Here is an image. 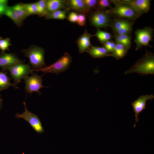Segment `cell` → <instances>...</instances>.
<instances>
[{"mask_svg":"<svg viewBox=\"0 0 154 154\" xmlns=\"http://www.w3.org/2000/svg\"><path fill=\"white\" fill-rule=\"evenodd\" d=\"M133 73H137L142 76L153 74L154 57L153 54L147 53L124 73L127 74Z\"/></svg>","mask_w":154,"mask_h":154,"instance_id":"cell-1","label":"cell"},{"mask_svg":"<svg viewBox=\"0 0 154 154\" xmlns=\"http://www.w3.org/2000/svg\"><path fill=\"white\" fill-rule=\"evenodd\" d=\"M21 52L28 58L33 71H36L47 66L44 61V52L43 48L33 45Z\"/></svg>","mask_w":154,"mask_h":154,"instance_id":"cell-2","label":"cell"},{"mask_svg":"<svg viewBox=\"0 0 154 154\" xmlns=\"http://www.w3.org/2000/svg\"><path fill=\"white\" fill-rule=\"evenodd\" d=\"M115 5V7L106 11L109 14H112L121 17L135 20L140 15L131 6L120 2L118 1H111Z\"/></svg>","mask_w":154,"mask_h":154,"instance_id":"cell-3","label":"cell"},{"mask_svg":"<svg viewBox=\"0 0 154 154\" xmlns=\"http://www.w3.org/2000/svg\"><path fill=\"white\" fill-rule=\"evenodd\" d=\"M72 61L71 56L68 53L65 52L62 57L53 64L36 71H41L44 74L50 73L58 74L66 70Z\"/></svg>","mask_w":154,"mask_h":154,"instance_id":"cell-4","label":"cell"},{"mask_svg":"<svg viewBox=\"0 0 154 154\" xmlns=\"http://www.w3.org/2000/svg\"><path fill=\"white\" fill-rule=\"evenodd\" d=\"M23 104L25 111L21 114L17 113L15 117L18 119L23 118L27 121L37 133H44V130L38 116L28 110L25 102H23Z\"/></svg>","mask_w":154,"mask_h":154,"instance_id":"cell-5","label":"cell"},{"mask_svg":"<svg viewBox=\"0 0 154 154\" xmlns=\"http://www.w3.org/2000/svg\"><path fill=\"white\" fill-rule=\"evenodd\" d=\"M8 70L9 71L10 75L13 79L14 83L18 84L21 80L28 76L29 74H33L32 70L28 64L24 63L15 64L10 67Z\"/></svg>","mask_w":154,"mask_h":154,"instance_id":"cell-6","label":"cell"},{"mask_svg":"<svg viewBox=\"0 0 154 154\" xmlns=\"http://www.w3.org/2000/svg\"><path fill=\"white\" fill-rule=\"evenodd\" d=\"M153 33V29L149 27L137 29L135 32V50L141 49L143 46H149V43L152 39Z\"/></svg>","mask_w":154,"mask_h":154,"instance_id":"cell-7","label":"cell"},{"mask_svg":"<svg viewBox=\"0 0 154 154\" xmlns=\"http://www.w3.org/2000/svg\"><path fill=\"white\" fill-rule=\"evenodd\" d=\"M25 90L27 93L31 94L36 92L39 94L41 93L40 90L43 87H47L42 85V77L33 73L30 76L25 77Z\"/></svg>","mask_w":154,"mask_h":154,"instance_id":"cell-8","label":"cell"},{"mask_svg":"<svg viewBox=\"0 0 154 154\" xmlns=\"http://www.w3.org/2000/svg\"><path fill=\"white\" fill-rule=\"evenodd\" d=\"M109 14L106 11H97L93 13L90 17L91 24L98 29L109 26L110 22Z\"/></svg>","mask_w":154,"mask_h":154,"instance_id":"cell-9","label":"cell"},{"mask_svg":"<svg viewBox=\"0 0 154 154\" xmlns=\"http://www.w3.org/2000/svg\"><path fill=\"white\" fill-rule=\"evenodd\" d=\"M154 98V96L152 94L143 95L140 96L132 103L135 117L134 128L135 127L136 123L139 121V116L140 113L146 108V102L148 100L151 101Z\"/></svg>","mask_w":154,"mask_h":154,"instance_id":"cell-10","label":"cell"},{"mask_svg":"<svg viewBox=\"0 0 154 154\" xmlns=\"http://www.w3.org/2000/svg\"><path fill=\"white\" fill-rule=\"evenodd\" d=\"M21 63L23 62L15 54L3 52L0 53V66L3 71L8 70L12 66Z\"/></svg>","mask_w":154,"mask_h":154,"instance_id":"cell-11","label":"cell"},{"mask_svg":"<svg viewBox=\"0 0 154 154\" xmlns=\"http://www.w3.org/2000/svg\"><path fill=\"white\" fill-rule=\"evenodd\" d=\"M118 1L121 3L131 6L140 15L147 12L150 8V1L149 0H124Z\"/></svg>","mask_w":154,"mask_h":154,"instance_id":"cell-12","label":"cell"},{"mask_svg":"<svg viewBox=\"0 0 154 154\" xmlns=\"http://www.w3.org/2000/svg\"><path fill=\"white\" fill-rule=\"evenodd\" d=\"M93 35L88 33L86 30L78 38L76 43L80 53L86 52L92 45L90 43V39Z\"/></svg>","mask_w":154,"mask_h":154,"instance_id":"cell-13","label":"cell"},{"mask_svg":"<svg viewBox=\"0 0 154 154\" xmlns=\"http://www.w3.org/2000/svg\"><path fill=\"white\" fill-rule=\"evenodd\" d=\"M86 52L94 58L112 56L111 53H109L104 47L92 46Z\"/></svg>","mask_w":154,"mask_h":154,"instance_id":"cell-14","label":"cell"},{"mask_svg":"<svg viewBox=\"0 0 154 154\" xmlns=\"http://www.w3.org/2000/svg\"><path fill=\"white\" fill-rule=\"evenodd\" d=\"M69 7L85 14L90 12V9L88 8L82 0H70L67 1Z\"/></svg>","mask_w":154,"mask_h":154,"instance_id":"cell-15","label":"cell"},{"mask_svg":"<svg viewBox=\"0 0 154 154\" xmlns=\"http://www.w3.org/2000/svg\"><path fill=\"white\" fill-rule=\"evenodd\" d=\"M65 1L62 0L46 1V8L48 13H51L65 7Z\"/></svg>","mask_w":154,"mask_h":154,"instance_id":"cell-16","label":"cell"},{"mask_svg":"<svg viewBox=\"0 0 154 154\" xmlns=\"http://www.w3.org/2000/svg\"><path fill=\"white\" fill-rule=\"evenodd\" d=\"M10 80L5 72H0V91L6 89L11 86L15 88H18L17 86V84L11 83Z\"/></svg>","mask_w":154,"mask_h":154,"instance_id":"cell-17","label":"cell"},{"mask_svg":"<svg viewBox=\"0 0 154 154\" xmlns=\"http://www.w3.org/2000/svg\"><path fill=\"white\" fill-rule=\"evenodd\" d=\"M128 49L123 45L116 43L113 52L111 53L112 56L117 59L122 58L126 54Z\"/></svg>","mask_w":154,"mask_h":154,"instance_id":"cell-18","label":"cell"},{"mask_svg":"<svg viewBox=\"0 0 154 154\" xmlns=\"http://www.w3.org/2000/svg\"><path fill=\"white\" fill-rule=\"evenodd\" d=\"M11 7L22 21L29 16L25 10L23 3H17Z\"/></svg>","mask_w":154,"mask_h":154,"instance_id":"cell-19","label":"cell"},{"mask_svg":"<svg viewBox=\"0 0 154 154\" xmlns=\"http://www.w3.org/2000/svg\"><path fill=\"white\" fill-rule=\"evenodd\" d=\"M115 38L116 43L122 44L129 49L131 46V38L128 34H116Z\"/></svg>","mask_w":154,"mask_h":154,"instance_id":"cell-20","label":"cell"},{"mask_svg":"<svg viewBox=\"0 0 154 154\" xmlns=\"http://www.w3.org/2000/svg\"><path fill=\"white\" fill-rule=\"evenodd\" d=\"M4 15L10 19L17 26L20 27L22 26L23 21L12 9L11 7H8Z\"/></svg>","mask_w":154,"mask_h":154,"instance_id":"cell-21","label":"cell"},{"mask_svg":"<svg viewBox=\"0 0 154 154\" xmlns=\"http://www.w3.org/2000/svg\"><path fill=\"white\" fill-rule=\"evenodd\" d=\"M66 10H58L48 13L45 17L47 19L63 20L66 17Z\"/></svg>","mask_w":154,"mask_h":154,"instance_id":"cell-22","label":"cell"},{"mask_svg":"<svg viewBox=\"0 0 154 154\" xmlns=\"http://www.w3.org/2000/svg\"><path fill=\"white\" fill-rule=\"evenodd\" d=\"M95 35L98 40L102 43L110 40L111 38V35L108 32L101 30L99 29L96 33Z\"/></svg>","mask_w":154,"mask_h":154,"instance_id":"cell-23","label":"cell"},{"mask_svg":"<svg viewBox=\"0 0 154 154\" xmlns=\"http://www.w3.org/2000/svg\"><path fill=\"white\" fill-rule=\"evenodd\" d=\"M46 1L40 0L36 3L38 8V15L46 16L48 13L46 8Z\"/></svg>","mask_w":154,"mask_h":154,"instance_id":"cell-24","label":"cell"},{"mask_svg":"<svg viewBox=\"0 0 154 154\" xmlns=\"http://www.w3.org/2000/svg\"><path fill=\"white\" fill-rule=\"evenodd\" d=\"M25 10L29 15H38V8L36 3H23Z\"/></svg>","mask_w":154,"mask_h":154,"instance_id":"cell-25","label":"cell"},{"mask_svg":"<svg viewBox=\"0 0 154 154\" xmlns=\"http://www.w3.org/2000/svg\"><path fill=\"white\" fill-rule=\"evenodd\" d=\"M128 21L122 19H117L114 23L112 28L115 31L130 24Z\"/></svg>","mask_w":154,"mask_h":154,"instance_id":"cell-26","label":"cell"},{"mask_svg":"<svg viewBox=\"0 0 154 154\" xmlns=\"http://www.w3.org/2000/svg\"><path fill=\"white\" fill-rule=\"evenodd\" d=\"M11 45L10 40L8 38H2L0 40V49L3 52L8 50L9 47Z\"/></svg>","mask_w":154,"mask_h":154,"instance_id":"cell-27","label":"cell"},{"mask_svg":"<svg viewBox=\"0 0 154 154\" xmlns=\"http://www.w3.org/2000/svg\"><path fill=\"white\" fill-rule=\"evenodd\" d=\"M131 30L132 25L130 23L121 29L115 31V32L116 33V34H127L128 33L130 32Z\"/></svg>","mask_w":154,"mask_h":154,"instance_id":"cell-28","label":"cell"},{"mask_svg":"<svg viewBox=\"0 0 154 154\" xmlns=\"http://www.w3.org/2000/svg\"><path fill=\"white\" fill-rule=\"evenodd\" d=\"M8 1L0 0V16L4 14L7 8Z\"/></svg>","mask_w":154,"mask_h":154,"instance_id":"cell-29","label":"cell"},{"mask_svg":"<svg viewBox=\"0 0 154 154\" xmlns=\"http://www.w3.org/2000/svg\"><path fill=\"white\" fill-rule=\"evenodd\" d=\"M86 17L85 14L82 13L78 15V18L77 23L81 26H83L85 25Z\"/></svg>","mask_w":154,"mask_h":154,"instance_id":"cell-30","label":"cell"},{"mask_svg":"<svg viewBox=\"0 0 154 154\" xmlns=\"http://www.w3.org/2000/svg\"><path fill=\"white\" fill-rule=\"evenodd\" d=\"M78 15L74 12H71L69 13L68 16V19L72 23L77 22Z\"/></svg>","mask_w":154,"mask_h":154,"instance_id":"cell-31","label":"cell"},{"mask_svg":"<svg viewBox=\"0 0 154 154\" xmlns=\"http://www.w3.org/2000/svg\"><path fill=\"white\" fill-rule=\"evenodd\" d=\"M97 4L100 8H103L110 7V4L109 0H100L98 1Z\"/></svg>","mask_w":154,"mask_h":154,"instance_id":"cell-32","label":"cell"},{"mask_svg":"<svg viewBox=\"0 0 154 154\" xmlns=\"http://www.w3.org/2000/svg\"><path fill=\"white\" fill-rule=\"evenodd\" d=\"M86 5L90 9L94 7L97 4L98 1L96 0H83Z\"/></svg>","mask_w":154,"mask_h":154,"instance_id":"cell-33","label":"cell"},{"mask_svg":"<svg viewBox=\"0 0 154 154\" xmlns=\"http://www.w3.org/2000/svg\"><path fill=\"white\" fill-rule=\"evenodd\" d=\"M115 44H116L114 42L112 41L109 46L106 49V50L109 53H111L113 52Z\"/></svg>","mask_w":154,"mask_h":154,"instance_id":"cell-34","label":"cell"},{"mask_svg":"<svg viewBox=\"0 0 154 154\" xmlns=\"http://www.w3.org/2000/svg\"><path fill=\"white\" fill-rule=\"evenodd\" d=\"M3 102V100L1 98V95L0 94V109L2 107V104Z\"/></svg>","mask_w":154,"mask_h":154,"instance_id":"cell-35","label":"cell"},{"mask_svg":"<svg viewBox=\"0 0 154 154\" xmlns=\"http://www.w3.org/2000/svg\"><path fill=\"white\" fill-rule=\"evenodd\" d=\"M2 38L0 36V40Z\"/></svg>","mask_w":154,"mask_h":154,"instance_id":"cell-36","label":"cell"}]
</instances>
